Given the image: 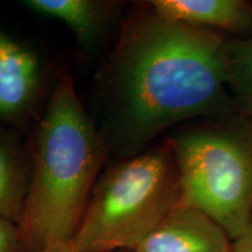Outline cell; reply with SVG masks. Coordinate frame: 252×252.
<instances>
[{
	"instance_id": "6da1fadb",
	"label": "cell",
	"mask_w": 252,
	"mask_h": 252,
	"mask_svg": "<svg viewBox=\"0 0 252 252\" xmlns=\"http://www.w3.org/2000/svg\"><path fill=\"white\" fill-rule=\"evenodd\" d=\"M228 39L160 17L130 24L115 60L119 134L134 152L166 128L238 112L226 87Z\"/></svg>"
},
{
	"instance_id": "8992f818",
	"label": "cell",
	"mask_w": 252,
	"mask_h": 252,
	"mask_svg": "<svg viewBox=\"0 0 252 252\" xmlns=\"http://www.w3.org/2000/svg\"><path fill=\"white\" fill-rule=\"evenodd\" d=\"M160 17L188 26L239 37L252 34V4L245 0H153Z\"/></svg>"
},
{
	"instance_id": "277c9868",
	"label": "cell",
	"mask_w": 252,
	"mask_h": 252,
	"mask_svg": "<svg viewBox=\"0 0 252 252\" xmlns=\"http://www.w3.org/2000/svg\"><path fill=\"white\" fill-rule=\"evenodd\" d=\"M181 201L197 208L234 241L252 220V121L239 112L168 139Z\"/></svg>"
},
{
	"instance_id": "7a4b0ae2",
	"label": "cell",
	"mask_w": 252,
	"mask_h": 252,
	"mask_svg": "<svg viewBox=\"0 0 252 252\" xmlns=\"http://www.w3.org/2000/svg\"><path fill=\"white\" fill-rule=\"evenodd\" d=\"M104 145L74 82L62 75L39 123L23 217L28 252L70 245L98 179Z\"/></svg>"
},
{
	"instance_id": "4fadbf2b",
	"label": "cell",
	"mask_w": 252,
	"mask_h": 252,
	"mask_svg": "<svg viewBox=\"0 0 252 252\" xmlns=\"http://www.w3.org/2000/svg\"><path fill=\"white\" fill-rule=\"evenodd\" d=\"M43 252H80L77 250H75L71 245H67V247H61V248H54V249H49V250H46ZM118 252H127V251H118ZM130 252V251H128Z\"/></svg>"
},
{
	"instance_id": "3957f363",
	"label": "cell",
	"mask_w": 252,
	"mask_h": 252,
	"mask_svg": "<svg viewBox=\"0 0 252 252\" xmlns=\"http://www.w3.org/2000/svg\"><path fill=\"white\" fill-rule=\"evenodd\" d=\"M180 201L178 163L167 141L100 176L70 245L80 252H132Z\"/></svg>"
},
{
	"instance_id": "30bf717a",
	"label": "cell",
	"mask_w": 252,
	"mask_h": 252,
	"mask_svg": "<svg viewBox=\"0 0 252 252\" xmlns=\"http://www.w3.org/2000/svg\"><path fill=\"white\" fill-rule=\"evenodd\" d=\"M226 87L236 110L252 121V34L228 40Z\"/></svg>"
},
{
	"instance_id": "5b68a950",
	"label": "cell",
	"mask_w": 252,
	"mask_h": 252,
	"mask_svg": "<svg viewBox=\"0 0 252 252\" xmlns=\"http://www.w3.org/2000/svg\"><path fill=\"white\" fill-rule=\"evenodd\" d=\"M132 252H234L224 229L197 208L180 202Z\"/></svg>"
},
{
	"instance_id": "52a82bcc",
	"label": "cell",
	"mask_w": 252,
	"mask_h": 252,
	"mask_svg": "<svg viewBox=\"0 0 252 252\" xmlns=\"http://www.w3.org/2000/svg\"><path fill=\"white\" fill-rule=\"evenodd\" d=\"M39 80L35 54L0 30V117L24 115L33 103Z\"/></svg>"
},
{
	"instance_id": "8fae6325",
	"label": "cell",
	"mask_w": 252,
	"mask_h": 252,
	"mask_svg": "<svg viewBox=\"0 0 252 252\" xmlns=\"http://www.w3.org/2000/svg\"><path fill=\"white\" fill-rule=\"evenodd\" d=\"M23 247L19 226L0 216V252H17Z\"/></svg>"
},
{
	"instance_id": "9c48e42d",
	"label": "cell",
	"mask_w": 252,
	"mask_h": 252,
	"mask_svg": "<svg viewBox=\"0 0 252 252\" xmlns=\"http://www.w3.org/2000/svg\"><path fill=\"white\" fill-rule=\"evenodd\" d=\"M31 168L15 141L0 131V216L19 225L26 203Z\"/></svg>"
},
{
	"instance_id": "ba28073f",
	"label": "cell",
	"mask_w": 252,
	"mask_h": 252,
	"mask_svg": "<svg viewBox=\"0 0 252 252\" xmlns=\"http://www.w3.org/2000/svg\"><path fill=\"white\" fill-rule=\"evenodd\" d=\"M26 7L64 23L84 47L96 42L111 21L115 5L97 0H27Z\"/></svg>"
},
{
	"instance_id": "7c38bea8",
	"label": "cell",
	"mask_w": 252,
	"mask_h": 252,
	"mask_svg": "<svg viewBox=\"0 0 252 252\" xmlns=\"http://www.w3.org/2000/svg\"><path fill=\"white\" fill-rule=\"evenodd\" d=\"M234 252H252V220L245 231L232 241Z\"/></svg>"
}]
</instances>
